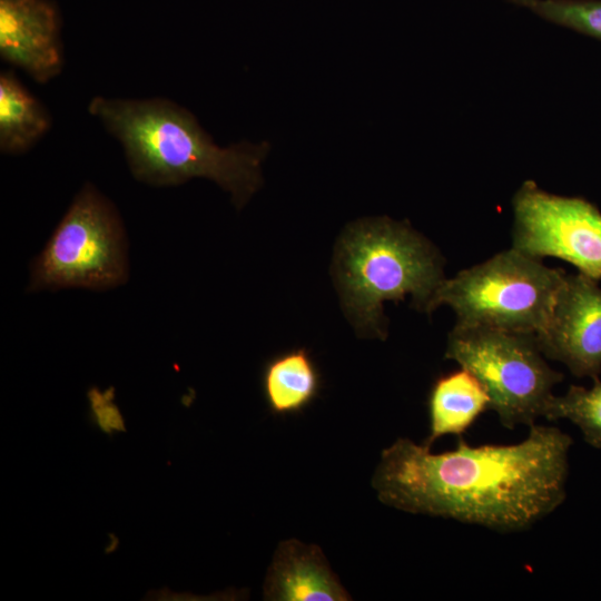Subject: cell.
<instances>
[{
	"label": "cell",
	"mask_w": 601,
	"mask_h": 601,
	"mask_svg": "<svg viewBox=\"0 0 601 601\" xmlns=\"http://www.w3.org/2000/svg\"><path fill=\"white\" fill-rule=\"evenodd\" d=\"M572 443L560 428L536 423L519 443L472 446L460 436L442 453L400 437L383 450L372 486L403 512L523 532L564 502Z\"/></svg>",
	"instance_id": "obj_1"
},
{
	"label": "cell",
	"mask_w": 601,
	"mask_h": 601,
	"mask_svg": "<svg viewBox=\"0 0 601 601\" xmlns=\"http://www.w3.org/2000/svg\"><path fill=\"white\" fill-rule=\"evenodd\" d=\"M88 111L121 145L134 177L166 187L207 178L243 208L262 187L267 141L216 145L186 108L166 98L93 97Z\"/></svg>",
	"instance_id": "obj_2"
},
{
	"label": "cell",
	"mask_w": 601,
	"mask_h": 601,
	"mask_svg": "<svg viewBox=\"0 0 601 601\" xmlns=\"http://www.w3.org/2000/svg\"><path fill=\"white\" fill-rule=\"evenodd\" d=\"M439 250L406 221L387 217L351 224L338 240L334 269L344 311L362 336L384 339L386 300L425 312L444 276Z\"/></svg>",
	"instance_id": "obj_3"
},
{
	"label": "cell",
	"mask_w": 601,
	"mask_h": 601,
	"mask_svg": "<svg viewBox=\"0 0 601 601\" xmlns=\"http://www.w3.org/2000/svg\"><path fill=\"white\" fill-rule=\"evenodd\" d=\"M565 274L511 247L445 278L425 313L446 305L454 326L536 335L549 324Z\"/></svg>",
	"instance_id": "obj_4"
},
{
	"label": "cell",
	"mask_w": 601,
	"mask_h": 601,
	"mask_svg": "<svg viewBox=\"0 0 601 601\" xmlns=\"http://www.w3.org/2000/svg\"><path fill=\"white\" fill-rule=\"evenodd\" d=\"M444 357L480 381L490 398L489 410L509 430L530 427L544 417L553 388L563 380L531 333L454 326Z\"/></svg>",
	"instance_id": "obj_5"
},
{
	"label": "cell",
	"mask_w": 601,
	"mask_h": 601,
	"mask_svg": "<svg viewBox=\"0 0 601 601\" xmlns=\"http://www.w3.org/2000/svg\"><path fill=\"white\" fill-rule=\"evenodd\" d=\"M127 276L126 238L119 215L88 183L32 262L28 290H104L125 283Z\"/></svg>",
	"instance_id": "obj_6"
},
{
	"label": "cell",
	"mask_w": 601,
	"mask_h": 601,
	"mask_svg": "<svg viewBox=\"0 0 601 601\" xmlns=\"http://www.w3.org/2000/svg\"><path fill=\"white\" fill-rule=\"evenodd\" d=\"M512 247L532 257H554L601 279V211L581 197L551 194L526 180L513 200Z\"/></svg>",
	"instance_id": "obj_7"
},
{
	"label": "cell",
	"mask_w": 601,
	"mask_h": 601,
	"mask_svg": "<svg viewBox=\"0 0 601 601\" xmlns=\"http://www.w3.org/2000/svg\"><path fill=\"white\" fill-rule=\"evenodd\" d=\"M542 354L577 377L601 374V288L581 273L565 274L546 327L535 335Z\"/></svg>",
	"instance_id": "obj_8"
},
{
	"label": "cell",
	"mask_w": 601,
	"mask_h": 601,
	"mask_svg": "<svg viewBox=\"0 0 601 601\" xmlns=\"http://www.w3.org/2000/svg\"><path fill=\"white\" fill-rule=\"evenodd\" d=\"M61 20L49 0H0V56L38 83L63 68Z\"/></svg>",
	"instance_id": "obj_9"
},
{
	"label": "cell",
	"mask_w": 601,
	"mask_h": 601,
	"mask_svg": "<svg viewBox=\"0 0 601 601\" xmlns=\"http://www.w3.org/2000/svg\"><path fill=\"white\" fill-rule=\"evenodd\" d=\"M263 591L270 601L352 600L319 546L294 539L278 544Z\"/></svg>",
	"instance_id": "obj_10"
},
{
	"label": "cell",
	"mask_w": 601,
	"mask_h": 601,
	"mask_svg": "<svg viewBox=\"0 0 601 601\" xmlns=\"http://www.w3.org/2000/svg\"><path fill=\"white\" fill-rule=\"evenodd\" d=\"M489 403L483 385L469 371L460 368L440 376L428 395L430 434L424 444L431 447L447 434L461 436L489 410Z\"/></svg>",
	"instance_id": "obj_11"
},
{
	"label": "cell",
	"mask_w": 601,
	"mask_h": 601,
	"mask_svg": "<svg viewBox=\"0 0 601 601\" xmlns=\"http://www.w3.org/2000/svg\"><path fill=\"white\" fill-rule=\"evenodd\" d=\"M45 106L10 71L0 75V149L20 155L32 148L50 129Z\"/></svg>",
	"instance_id": "obj_12"
},
{
	"label": "cell",
	"mask_w": 601,
	"mask_h": 601,
	"mask_svg": "<svg viewBox=\"0 0 601 601\" xmlns=\"http://www.w3.org/2000/svg\"><path fill=\"white\" fill-rule=\"evenodd\" d=\"M321 385L318 370L305 348H295L270 359L264 371L263 387L270 410L278 414L306 407Z\"/></svg>",
	"instance_id": "obj_13"
},
{
	"label": "cell",
	"mask_w": 601,
	"mask_h": 601,
	"mask_svg": "<svg viewBox=\"0 0 601 601\" xmlns=\"http://www.w3.org/2000/svg\"><path fill=\"white\" fill-rule=\"evenodd\" d=\"M544 417L549 421H570L578 426L589 445L601 449L600 380L593 381L589 388L571 385L563 395H553Z\"/></svg>",
	"instance_id": "obj_14"
},
{
	"label": "cell",
	"mask_w": 601,
	"mask_h": 601,
	"mask_svg": "<svg viewBox=\"0 0 601 601\" xmlns=\"http://www.w3.org/2000/svg\"><path fill=\"white\" fill-rule=\"evenodd\" d=\"M540 18L601 40V0H509Z\"/></svg>",
	"instance_id": "obj_15"
},
{
	"label": "cell",
	"mask_w": 601,
	"mask_h": 601,
	"mask_svg": "<svg viewBox=\"0 0 601 601\" xmlns=\"http://www.w3.org/2000/svg\"><path fill=\"white\" fill-rule=\"evenodd\" d=\"M88 397L93 416L104 431L124 430L121 415L112 401L114 392L111 388L105 392L91 388Z\"/></svg>",
	"instance_id": "obj_16"
}]
</instances>
